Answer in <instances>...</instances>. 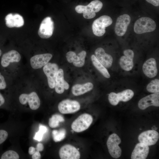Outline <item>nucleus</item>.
<instances>
[{"mask_svg": "<svg viewBox=\"0 0 159 159\" xmlns=\"http://www.w3.org/2000/svg\"><path fill=\"white\" fill-rule=\"evenodd\" d=\"M102 6V2L98 0H95L86 6L77 5L75 7V10L78 13H83L85 18L90 19L95 16L96 13L99 11Z\"/></svg>", "mask_w": 159, "mask_h": 159, "instance_id": "1", "label": "nucleus"}, {"mask_svg": "<svg viewBox=\"0 0 159 159\" xmlns=\"http://www.w3.org/2000/svg\"><path fill=\"white\" fill-rule=\"evenodd\" d=\"M156 28L155 22L150 18L142 17L137 20L134 26V32L137 34H141L154 31Z\"/></svg>", "mask_w": 159, "mask_h": 159, "instance_id": "2", "label": "nucleus"}, {"mask_svg": "<svg viewBox=\"0 0 159 159\" xmlns=\"http://www.w3.org/2000/svg\"><path fill=\"white\" fill-rule=\"evenodd\" d=\"M93 121V117L91 115L84 113L80 115L72 122L71 127L75 132H81L88 129Z\"/></svg>", "mask_w": 159, "mask_h": 159, "instance_id": "3", "label": "nucleus"}, {"mask_svg": "<svg viewBox=\"0 0 159 159\" xmlns=\"http://www.w3.org/2000/svg\"><path fill=\"white\" fill-rule=\"evenodd\" d=\"M112 23L111 18L107 15H103L97 18L92 24L93 34L98 37L103 36L105 32L106 27L110 25Z\"/></svg>", "mask_w": 159, "mask_h": 159, "instance_id": "4", "label": "nucleus"}, {"mask_svg": "<svg viewBox=\"0 0 159 159\" xmlns=\"http://www.w3.org/2000/svg\"><path fill=\"white\" fill-rule=\"evenodd\" d=\"M121 140L119 136L115 133L111 135L107 142L109 152L111 156L115 158H119L122 153V150L118 145Z\"/></svg>", "mask_w": 159, "mask_h": 159, "instance_id": "5", "label": "nucleus"}, {"mask_svg": "<svg viewBox=\"0 0 159 159\" xmlns=\"http://www.w3.org/2000/svg\"><path fill=\"white\" fill-rule=\"evenodd\" d=\"M134 95V92L131 90L127 89L117 93L114 92L110 93L108 99L110 104L114 106L117 105L120 101H128Z\"/></svg>", "mask_w": 159, "mask_h": 159, "instance_id": "6", "label": "nucleus"}, {"mask_svg": "<svg viewBox=\"0 0 159 159\" xmlns=\"http://www.w3.org/2000/svg\"><path fill=\"white\" fill-rule=\"evenodd\" d=\"M54 30V22L51 17L47 16L42 21L38 31V34L42 39H47L52 35Z\"/></svg>", "mask_w": 159, "mask_h": 159, "instance_id": "7", "label": "nucleus"}, {"mask_svg": "<svg viewBox=\"0 0 159 159\" xmlns=\"http://www.w3.org/2000/svg\"><path fill=\"white\" fill-rule=\"evenodd\" d=\"M58 107L59 111L62 114H71L79 111L80 108V105L76 100L66 99L59 103Z\"/></svg>", "mask_w": 159, "mask_h": 159, "instance_id": "8", "label": "nucleus"}, {"mask_svg": "<svg viewBox=\"0 0 159 159\" xmlns=\"http://www.w3.org/2000/svg\"><path fill=\"white\" fill-rule=\"evenodd\" d=\"M19 100L20 103L22 105L26 104L28 102L30 108L33 110L37 109L40 106V100L37 93L34 92L29 94H21L19 97Z\"/></svg>", "mask_w": 159, "mask_h": 159, "instance_id": "9", "label": "nucleus"}, {"mask_svg": "<svg viewBox=\"0 0 159 159\" xmlns=\"http://www.w3.org/2000/svg\"><path fill=\"white\" fill-rule=\"evenodd\" d=\"M59 155L61 159H79L80 153L74 146L69 144H65L61 147Z\"/></svg>", "mask_w": 159, "mask_h": 159, "instance_id": "10", "label": "nucleus"}, {"mask_svg": "<svg viewBox=\"0 0 159 159\" xmlns=\"http://www.w3.org/2000/svg\"><path fill=\"white\" fill-rule=\"evenodd\" d=\"M58 68L56 64L51 63H48L43 68V72L47 77L49 86L51 88L55 87Z\"/></svg>", "mask_w": 159, "mask_h": 159, "instance_id": "11", "label": "nucleus"}, {"mask_svg": "<svg viewBox=\"0 0 159 159\" xmlns=\"http://www.w3.org/2000/svg\"><path fill=\"white\" fill-rule=\"evenodd\" d=\"M131 21L129 15L124 14L120 16L117 19L115 27L116 34L119 36H122L126 33Z\"/></svg>", "mask_w": 159, "mask_h": 159, "instance_id": "12", "label": "nucleus"}, {"mask_svg": "<svg viewBox=\"0 0 159 159\" xmlns=\"http://www.w3.org/2000/svg\"><path fill=\"white\" fill-rule=\"evenodd\" d=\"M159 138L158 132L153 130H149L141 133L138 136V140L140 143L148 146L155 144Z\"/></svg>", "mask_w": 159, "mask_h": 159, "instance_id": "13", "label": "nucleus"}, {"mask_svg": "<svg viewBox=\"0 0 159 159\" xmlns=\"http://www.w3.org/2000/svg\"><path fill=\"white\" fill-rule=\"evenodd\" d=\"M123 54L124 55L122 56L120 59L119 64L122 69L128 71L131 70L134 66V52L130 49H127L124 51Z\"/></svg>", "mask_w": 159, "mask_h": 159, "instance_id": "14", "label": "nucleus"}, {"mask_svg": "<svg viewBox=\"0 0 159 159\" xmlns=\"http://www.w3.org/2000/svg\"><path fill=\"white\" fill-rule=\"evenodd\" d=\"M52 57V55L50 53H45L34 55L30 59L31 66L34 69L40 68L47 64Z\"/></svg>", "mask_w": 159, "mask_h": 159, "instance_id": "15", "label": "nucleus"}, {"mask_svg": "<svg viewBox=\"0 0 159 159\" xmlns=\"http://www.w3.org/2000/svg\"><path fill=\"white\" fill-rule=\"evenodd\" d=\"M159 106V93H154L141 99L138 103V107L144 110L151 106Z\"/></svg>", "mask_w": 159, "mask_h": 159, "instance_id": "16", "label": "nucleus"}, {"mask_svg": "<svg viewBox=\"0 0 159 159\" xmlns=\"http://www.w3.org/2000/svg\"><path fill=\"white\" fill-rule=\"evenodd\" d=\"M86 54V52L85 51H81L77 55L73 52L69 51L67 53L66 57L69 63H73L76 67H81L85 64Z\"/></svg>", "mask_w": 159, "mask_h": 159, "instance_id": "17", "label": "nucleus"}, {"mask_svg": "<svg viewBox=\"0 0 159 159\" xmlns=\"http://www.w3.org/2000/svg\"><path fill=\"white\" fill-rule=\"evenodd\" d=\"M143 70L144 74L148 77L152 78L155 77L158 70L155 59L151 58L146 60L143 65Z\"/></svg>", "mask_w": 159, "mask_h": 159, "instance_id": "18", "label": "nucleus"}, {"mask_svg": "<svg viewBox=\"0 0 159 159\" xmlns=\"http://www.w3.org/2000/svg\"><path fill=\"white\" fill-rule=\"evenodd\" d=\"M21 59V55L17 51L11 50L3 55L1 59V64L3 67H6L11 63L19 62Z\"/></svg>", "mask_w": 159, "mask_h": 159, "instance_id": "19", "label": "nucleus"}, {"mask_svg": "<svg viewBox=\"0 0 159 159\" xmlns=\"http://www.w3.org/2000/svg\"><path fill=\"white\" fill-rule=\"evenodd\" d=\"M95 56L99 61L105 68L110 67L113 62L112 56L105 52L102 48H97L95 52Z\"/></svg>", "mask_w": 159, "mask_h": 159, "instance_id": "20", "label": "nucleus"}, {"mask_svg": "<svg viewBox=\"0 0 159 159\" xmlns=\"http://www.w3.org/2000/svg\"><path fill=\"white\" fill-rule=\"evenodd\" d=\"M6 26L9 28L19 27L24 24L23 17L18 14H8L5 18Z\"/></svg>", "mask_w": 159, "mask_h": 159, "instance_id": "21", "label": "nucleus"}, {"mask_svg": "<svg viewBox=\"0 0 159 159\" xmlns=\"http://www.w3.org/2000/svg\"><path fill=\"white\" fill-rule=\"evenodd\" d=\"M69 87L68 83L64 79V72L62 69H59L57 74L55 86V92L57 93H63L65 90H67Z\"/></svg>", "mask_w": 159, "mask_h": 159, "instance_id": "22", "label": "nucleus"}, {"mask_svg": "<svg viewBox=\"0 0 159 159\" xmlns=\"http://www.w3.org/2000/svg\"><path fill=\"white\" fill-rule=\"evenodd\" d=\"M149 149L148 146L141 143H138L132 153L131 159H146L148 154Z\"/></svg>", "mask_w": 159, "mask_h": 159, "instance_id": "23", "label": "nucleus"}, {"mask_svg": "<svg viewBox=\"0 0 159 159\" xmlns=\"http://www.w3.org/2000/svg\"><path fill=\"white\" fill-rule=\"evenodd\" d=\"M93 87V84L88 82L83 84H76L72 87V92L73 95L78 96L90 91Z\"/></svg>", "mask_w": 159, "mask_h": 159, "instance_id": "24", "label": "nucleus"}, {"mask_svg": "<svg viewBox=\"0 0 159 159\" xmlns=\"http://www.w3.org/2000/svg\"><path fill=\"white\" fill-rule=\"evenodd\" d=\"M91 59L95 67L105 77L109 78L110 76L107 69L97 60L94 55L91 56Z\"/></svg>", "mask_w": 159, "mask_h": 159, "instance_id": "25", "label": "nucleus"}, {"mask_svg": "<svg viewBox=\"0 0 159 159\" xmlns=\"http://www.w3.org/2000/svg\"><path fill=\"white\" fill-rule=\"evenodd\" d=\"M64 117L61 115L55 114L53 115L49 120V125L52 128H54L58 127L59 123L64 121Z\"/></svg>", "mask_w": 159, "mask_h": 159, "instance_id": "26", "label": "nucleus"}, {"mask_svg": "<svg viewBox=\"0 0 159 159\" xmlns=\"http://www.w3.org/2000/svg\"><path fill=\"white\" fill-rule=\"evenodd\" d=\"M52 135L53 140L55 142H60L65 138L66 131L64 128L60 129L59 130H54L52 131Z\"/></svg>", "mask_w": 159, "mask_h": 159, "instance_id": "27", "label": "nucleus"}, {"mask_svg": "<svg viewBox=\"0 0 159 159\" xmlns=\"http://www.w3.org/2000/svg\"><path fill=\"white\" fill-rule=\"evenodd\" d=\"M147 90L151 93H155L159 92V80L155 79L152 80L147 85Z\"/></svg>", "mask_w": 159, "mask_h": 159, "instance_id": "28", "label": "nucleus"}, {"mask_svg": "<svg viewBox=\"0 0 159 159\" xmlns=\"http://www.w3.org/2000/svg\"><path fill=\"white\" fill-rule=\"evenodd\" d=\"M19 156L16 152L12 150H9L4 153L1 155V159H18Z\"/></svg>", "mask_w": 159, "mask_h": 159, "instance_id": "29", "label": "nucleus"}, {"mask_svg": "<svg viewBox=\"0 0 159 159\" xmlns=\"http://www.w3.org/2000/svg\"><path fill=\"white\" fill-rule=\"evenodd\" d=\"M47 130V128L46 126L42 125H40L39 130L36 133L34 137V139L38 141H41L43 135L46 132Z\"/></svg>", "mask_w": 159, "mask_h": 159, "instance_id": "30", "label": "nucleus"}, {"mask_svg": "<svg viewBox=\"0 0 159 159\" xmlns=\"http://www.w3.org/2000/svg\"><path fill=\"white\" fill-rule=\"evenodd\" d=\"M8 137V133L4 130H0V145L4 142Z\"/></svg>", "mask_w": 159, "mask_h": 159, "instance_id": "31", "label": "nucleus"}, {"mask_svg": "<svg viewBox=\"0 0 159 159\" xmlns=\"http://www.w3.org/2000/svg\"><path fill=\"white\" fill-rule=\"evenodd\" d=\"M6 86L4 78L0 72V89H5Z\"/></svg>", "mask_w": 159, "mask_h": 159, "instance_id": "32", "label": "nucleus"}, {"mask_svg": "<svg viewBox=\"0 0 159 159\" xmlns=\"http://www.w3.org/2000/svg\"><path fill=\"white\" fill-rule=\"evenodd\" d=\"M41 155L39 151L37 150L32 155V158L33 159H40L41 158Z\"/></svg>", "mask_w": 159, "mask_h": 159, "instance_id": "33", "label": "nucleus"}, {"mask_svg": "<svg viewBox=\"0 0 159 159\" xmlns=\"http://www.w3.org/2000/svg\"><path fill=\"white\" fill-rule=\"evenodd\" d=\"M148 2L155 6L159 5V0H145Z\"/></svg>", "mask_w": 159, "mask_h": 159, "instance_id": "34", "label": "nucleus"}, {"mask_svg": "<svg viewBox=\"0 0 159 159\" xmlns=\"http://www.w3.org/2000/svg\"><path fill=\"white\" fill-rule=\"evenodd\" d=\"M44 149V146L43 144L41 143H38L37 145L36 149L39 151H42Z\"/></svg>", "mask_w": 159, "mask_h": 159, "instance_id": "35", "label": "nucleus"}, {"mask_svg": "<svg viewBox=\"0 0 159 159\" xmlns=\"http://www.w3.org/2000/svg\"><path fill=\"white\" fill-rule=\"evenodd\" d=\"M36 149L33 147H30L29 148L28 152L30 155H32L35 152Z\"/></svg>", "mask_w": 159, "mask_h": 159, "instance_id": "36", "label": "nucleus"}, {"mask_svg": "<svg viewBox=\"0 0 159 159\" xmlns=\"http://www.w3.org/2000/svg\"><path fill=\"white\" fill-rule=\"evenodd\" d=\"M5 102V99L3 96L0 93V107L2 106Z\"/></svg>", "mask_w": 159, "mask_h": 159, "instance_id": "37", "label": "nucleus"}, {"mask_svg": "<svg viewBox=\"0 0 159 159\" xmlns=\"http://www.w3.org/2000/svg\"><path fill=\"white\" fill-rule=\"evenodd\" d=\"M2 53V52L1 49H0V57H1Z\"/></svg>", "mask_w": 159, "mask_h": 159, "instance_id": "38", "label": "nucleus"}]
</instances>
